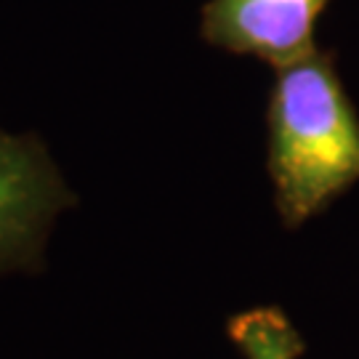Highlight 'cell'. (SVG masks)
<instances>
[{"mask_svg":"<svg viewBox=\"0 0 359 359\" xmlns=\"http://www.w3.org/2000/svg\"><path fill=\"white\" fill-rule=\"evenodd\" d=\"M266 126L274 203L287 229L359 181V115L330 51L317 48L277 69Z\"/></svg>","mask_w":359,"mask_h":359,"instance_id":"6da1fadb","label":"cell"},{"mask_svg":"<svg viewBox=\"0 0 359 359\" xmlns=\"http://www.w3.org/2000/svg\"><path fill=\"white\" fill-rule=\"evenodd\" d=\"M72 192L35 136L0 128V280L38 271Z\"/></svg>","mask_w":359,"mask_h":359,"instance_id":"7a4b0ae2","label":"cell"},{"mask_svg":"<svg viewBox=\"0 0 359 359\" xmlns=\"http://www.w3.org/2000/svg\"><path fill=\"white\" fill-rule=\"evenodd\" d=\"M330 0H208L203 38L237 56L280 69L317 51L314 27Z\"/></svg>","mask_w":359,"mask_h":359,"instance_id":"3957f363","label":"cell"},{"mask_svg":"<svg viewBox=\"0 0 359 359\" xmlns=\"http://www.w3.org/2000/svg\"><path fill=\"white\" fill-rule=\"evenodd\" d=\"M229 338L245 359H298L306 348L293 322L274 306L250 309L231 317Z\"/></svg>","mask_w":359,"mask_h":359,"instance_id":"277c9868","label":"cell"}]
</instances>
